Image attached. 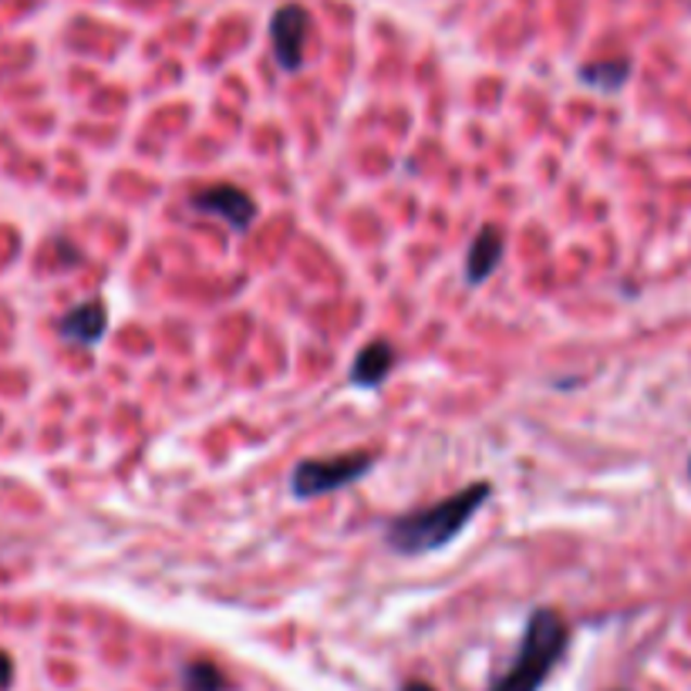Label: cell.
Wrapping results in <instances>:
<instances>
[{"label": "cell", "mask_w": 691, "mask_h": 691, "mask_svg": "<svg viewBox=\"0 0 691 691\" xmlns=\"http://www.w3.org/2000/svg\"><path fill=\"white\" fill-rule=\"evenodd\" d=\"M395 364H398L395 344L385 337H371V341H364V348H358L351 371H348V382L358 392H374L392 379Z\"/></svg>", "instance_id": "cell-6"}, {"label": "cell", "mask_w": 691, "mask_h": 691, "mask_svg": "<svg viewBox=\"0 0 691 691\" xmlns=\"http://www.w3.org/2000/svg\"><path fill=\"white\" fill-rule=\"evenodd\" d=\"M11 675H14V665H11V657H8L4 651H0V688H8Z\"/></svg>", "instance_id": "cell-11"}, {"label": "cell", "mask_w": 691, "mask_h": 691, "mask_svg": "<svg viewBox=\"0 0 691 691\" xmlns=\"http://www.w3.org/2000/svg\"><path fill=\"white\" fill-rule=\"evenodd\" d=\"M401 691H435V688H432V684H425V681H408Z\"/></svg>", "instance_id": "cell-12"}, {"label": "cell", "mask_w": 691, "mask_h": 691, "mask_svg": "<svg viewBox=\"0 0 691 691\" xmlns=\"http://www.w3.org/2000/svg\"><path fill=\"white\" fill-rule=\"evenodd\" d=\"M567 638H571L567 624H563L556 611L550 607L533 611L513 665L492 684V691H537L563 657V651H567Z\"/></svg>", "instance_id": "cell-2"}, {"label": "cell", "mask_w": 691, "mask_h": 691, "mask_svg": "<svg viewBox=\"0 0 691 691\" xmlns=\"http://www.w3.org/2000/svg\"><path fill=\"white\" fill-rule=\"evenodd\" d=\"M502 254H507V236L496 223H486L473 243H469V254H465V284L469 287H479L486 280L499 270Z\"/></svg>", "instance_id": "cell-7"}, {"label": "cell", "mask_w": 691, "mask_h": 691, "mask_svg": "<svg viewBox=\"0 0 691 691\" xmlns=\"http://www.w3.org/2000/svg\"><path fill=\"white\" fill-rule=\"evenodd\" d=\"M492 499V483L479 479L465 489L432 502V507L401 513L385 526V547L398 556H425L462 537V529Z\"/></svg>", "instance_id": "cell-1"}, {"label": "cell", "mask_w": 691, "mask_h": 691, "mask_svg": "<svg viewBox=\"0 0 691 691\" xmlns=\"http://www.w3.org/2000/svg\"><path fill=\"white\" fill-rule=\"evenodd\" d=\"M105 331H108V310L102 300H85L57 321V334L68 344H81V348H95Z\"/></svg>", "instance_id": "cell-8"}, {"label": "cell", "mask_w": 691, "mask_h": 691, "mask_svg": "<svg viewBox=\"0 0 691 691\" xmlns=\"http://www.w3.org/2000/svg\"><path fill=\"white\" fill-rule=\"evenodd\" d=\"M631 78V61L627 57H604V61H590V65H580L577 81L593 88L597 95H617V91Z\"/></svg>", "instance_id": "cell-9"}, {"label": "cell", "mask_w": 691, "mask_h": 691, "mask_svg": "<svg viewBox=\"0 0 691 691\" xmlns=\"http://www.w3.org/2000/svg\"><path fill=\"white\" fill-rule=\"evenodd\" d=\"M190 209L200 213V216L219 219V223L233 233H246L260 216L257 200L233 182H216V185H206V190H196L190 196Z\"/></svg>", "instance_id": "cell-4"}, {"label": "cell", "mask_w": 691, "mask_h": 691, "mask_svg": "<svg viewBox=\"0 0 691 691\" xmlns=\"http://www.w3.org/2000/svg\"><path fill=\"white\" fill-rule=\"evenodd\" d=\"M182 691H233V684L213 662H193L182 671Z\"/></svg>", "instance_id": "cell-10"}, {"label": "cell", "mask_w": 691, "mask_h": 691, "mask_svg": "<svg viewBox=\"0 0 691 691\" xmlns=\"http://www.w3.org/2000/svg\"><path fill=\"white\" fill-rule=\"evenodd\" d=\"M307 38H310V14L304 4H284L270 17V48L280 72L297 75L307 61Z\"/></svg>", "instance_id": "cell-5"}, {"label": "cell", "mask_w": 691, "mask_h": 691, "mask_svg": "<svg viewBox=\"0 0 691 691\" xmlns=\"http://www.w3.org/2000/svg\"><path fill=\"white\" fill-rule=\"evenodd\" d=\"M688 476H691V459H688Z\"/></svg>", "instance_id": "cell-13"}, {"label": "cell", "mask_w": 691, "mask_h": 691, "mask_svg": "<svg viewBox=\"0 0 691 691\" xmlns=\"http://www.w3.org/2000/svg\"><path fill=\"white\" fill-rule=\"evenodd\" d=\"M379 456L374 452H337V456H321V459H300L291 473V492L294 499L307 502L318 496H334L361 483Z\"/></svg>", "instance_id": "cell-3"}]
</instances>
